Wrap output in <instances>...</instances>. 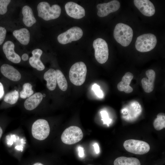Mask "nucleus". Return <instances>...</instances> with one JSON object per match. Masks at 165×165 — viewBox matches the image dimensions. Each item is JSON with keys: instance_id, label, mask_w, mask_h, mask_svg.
Segmentation results:
<instances>
[{"instance_id": "obj_3", "label": "nucleus", "mask_w": 165, "mask_h": 165, "mask_svg": "<svg viewBox=\"0 0 165 165\" xmlns=\"http://www.w3.org/2000/svg\"><path fill=\"white\" fill-rule=\"evenodd\" d=\"M87 68L85 63L79 62L73 64L69 72V78L74 85L79 86L85 82L87 73Z\"/></svg>"}, {"instance_id": "obj_9", "label": "nucleus", "mask_w": 165, "mask_h": 165, "mask_svg": "<svg viewBox=\"0 0 165 165\" xmlns=\"http://www.w3.org/2000/svg\"><path fill=\"white\" fill-rule=\"evenodd\" d=\"M83 34V31L80 28L74 27L59 35L57 40L59 43L65 44L79 39Z\"/></svg>"}, {"instance_id": "obj_35", "label": "nucleus", "mask_w": 165, "mask_h": 165, "mask_svg": "<svg viewBox=\"0 0 165 165\" xmlns=\"http://www.w3.org/2000/svg\"><path fill=\"white\" fill-rule=\"evenodd\" d=\"M21 58L22 60L24 61H27L29 58V56L26 53H24L23 54L21 57Z\"/></svg>"}, {"instance_id": "obj_28", "label": "nucleus", "mask_w": 165, "mask_h": 165, "mask_svg": "<svg viewBox=\"0 0 165 165\" xmlns=\"http://www.w3.org/2000/svg\"><path fill=\"white\" fill-rule=\"evenodd\" d=\"M11 1L10 0H0V14L4 15L7 11V7Z\"/></svg>"}, {"instance_id": "obj_7", "label": "nucleus", "mask_w": 165, "mask_h": 165, "mask_svg": "<svg viewBox=\"0 0 165 165\" xmlns=\"http://www.w3.org/2000/svg\"><path fill=\"white\" fill-rule=\"evenodd\" d=\"M94 49V55L97 61L101 64L105 63L107 61L109 55L107 43L101 38L95 40L93 42Z\"/></svg>"}, {"instance_id": "obj_16", "label": "nucleus", "mask_w": 165, "mask_h": 165, "mask_svg": "<svg viewBox=\"0 0 165 165\" xmlns=\"http://www.w3.org/2000/svg\"><path fill=\"white\" fill-rule=\"evenodd\" d=\"M42 53V51L40 49H35L32 50V56L29 60L31 66L40 71H42L45 68V66L40 59Z\"/></svg>"}, {"instance_id": "obj_12", "label": "nucleus", "mask_w": 165, "mask_h": 165, "mask_svg": "<svg viewBox=\"0 0 165 165\" xmlns=\"http://www.w3.org/2000/svg\"><path fill=\"white\" fill-rule=\"evenodd\" d=\"M134 4L144 15L147 16H153L155 9L153 4L148 0H134Z\"/></svg>"}, {"instance_id": "obj_31", "label": "nucleus", "mask_w": 165, "mask_h": 165, "mask_svg": "<svg viewBox=\"0 0 165 165\" xmlns=\"http://www.w3.org/2000/svg\"><path fill=\"white\" fill-rule=\"evenodd\" d=\"M6 28L2 26H0V45L3 42L6 37Z\"/></svg>"}, {"instance_id": "obj_29", "label": "nucleus", "mask_w": 165, "mask_h": 165, "mask_svg": "<svg viewBox=\"0 0 165 165\" xmlns=\"http://www.w3.org/2000/svg\"><path fill=\"white\" fill-rule=\"evenodd\" d=\"M100 113L103 123L108 125L111 123L112 119L109 118L107 112L106 111H101Z\"/></svg>"}, {"instance_id": "obj_4", "label": "nucleus", "mask_w": 165, "mask_h": 165, "mask_svg": "<svg viewBox=\"0 0 165 165\" xmlns=\"http://www.w3.org/2000/svg\"><path fill=\"white\" fill-rule=\"evenodd\" d=\"M157 42L156 38L154 34H144L137 37L135 44V48L140 52H148L155 47Z\"/></svg>"}, {"instance_id": "obj_36", "label": "nucleus", "mask_w": 165, "mask_h": 165, "mask_svg": "<svg viewBox=\"0 0 165 165\" xmlns=\"http://www.w3.org/2000/svg\"><path fill=\"white\" fill-rule=\"evenodd\" d=\"M16 149L19 150H22L23 149V147L21 146H17L15 147Z\"/></svg>"}, {"instance_id": "obj_33", "label": "nucleus", "mask_w": 165, "mask_h": 165, "mask_svg": "<svg viewBox=\"0 0 165 165\" xmlns=\"http://www.w3.org/2000/svg\"><path fill=\"white\" fill-rule=\"evenodd\" d=\"M4 93V91L3 86L2 83L0 82V99L3 97Z\"/></svg>"}, {"instance_id": "obj_19", "label": "nucleus", "mask_w": 165, "mask_h": 165, "mask_svg": "<svg viewBox=\"0 0 165 165\" xmlns=\"http://www.w3.org/2000/svg\"><path fill=\"white\" fill-rule=\"evenodd\" d=\"M23 15V21L27 27H30L36 22L33 11L31 8L28 6L26 5L23 7L22 10Z\"/></svg>"}, {"instance_id": "obj_8", "label": "nucleus", "mask_w": 165, "mask_h": 165, "mask_svg": "<svg viewBox=\"0 0 165 165\" xmlns=\"http://www.w3.org/2000/svg\"><path fill=\"white\" fill-rule=\"evenodd\" d=\"M83 134L81 129L75 126L70 127L63 132L61 140L64 143L72 145L80 141L82 138Z\"/></svg>"}, {"instance_id": "obj_26", "label": "nucleus", "mask_w": 165, "mask_h": 165, "mask_svg": "<svg viewBox=\"0 0 165 165\" xmlns=\"http://www.w3.org/2000/svg\"><path fill=\"white\" fill-rule=\"evenodd\" d=\"M31 85L28 82L25 83L23 86V89L20 92V97L23 99L29 97L33 94Z\"/></svg>"}, {"instance_id": "obj_1", "label": "nucleus", "mask_w": 165, "mask_h": 165, "mask_svg": "<svg viewBox=\"0 0 165 165\" xmlns=\"http://www.w3.org/2000/svg\"><path fill=\"white\" fill-rule=\"evenodd\" d=\"M133 31L129 25L119 23L116 26L113 32L116 41L122 46H128L131 43L133 36Z\"/></svg>"}, {"instance_id": "obj_37", "label": "nucleus", "mask_w": 165, "mask_h": 165, "mask_svg": "<svg viewBox=\"0 0 165 165\" xmlns=\"http://www.w3.org/2000/svg\"><path fill=\"white\" fill-rule=\"evenodd\" d=\"M2 133H3L2 130V128H1V127H0V139L1 138L2 136Z\"/></svg>"}, {"instance_id": "obj_32", "label": "nucleus", "mask_w": 165, "mask_h": 165, "mask_svg": "<svg viewBox=\"0 0 165 165\" xmlns=\"http://www.w3.org/2000/svg\"><path fill=\"white\" fill-rule=\"evenodd\" d=\"M78 151L79 156L80 157H83L84 155L83 148L79 146L78 147Z\"/></svg>"}, {"instance_id": "obj_6", "label": "nucleus", "mask_w": 165, "mask_h": 165, "mask_svg": "<svg viewBox=\"0 0 165 165\" xmlns=\"http://www.w3.org/2000/svg\"><path fill=\"white\" fill-rule=\"evenodd\" d=\"M50 132V127L48 122L43 119H39L33 123L31 133L33 137L39 140L46 139Z\"/></svg>"}, {"instance_id": "obj_2", "label": "nucleus", "mask_w": 165, "mask_h": 165, "mask_svg": "<svg viewBox=\"0 0 165 165\" xmlns=\"http://www.w3.org/2000/svg\"><path fill=\"white\" fill-rule=\"evenodd\" d=\"M38 15L45 20L48 21L58 18L61 12V8L57 4L50 6L46 2H42L37 6Z\"/></svg>"}, {"instance_id": "obj_24", "label": "nucleus", "mask_w": 165, "mask_h": 165, "mask_svg": "<svg viewBox=\"0 0 165 165\" xmlns=\"http://www.w3.org/2000/svg\"><path fill=\"white\" fill-rule=\"evenodd\" d=\"M56 81L61 90L63 91H65L68 88V83L67 80L62 73L60 70H56Z\"/></svg>"}, {"instance_id": "obj_17", "label": "nucleus", "mask_w": 165, "mask_h": 165, "mask_svg": "<svg viewBox=\"0 0 165 165\" xmlns=\"http://www.w3.org/2000/svg\"><path fill=\"white\" fill-rule=\"evenodd\" d=\"M133 77L132 73L129 72H126L123 77L122 80L117 84L118 90L120 91H124L127 94L131 93L133 89L130 85Z\"/></svg>"}, {"instance_id": "obj_20", "label": "nucleus", "mask_w": 165, "mask_h": 165, "mask_svg": "<svg viewBox=\"0 0 165 165\" xmlns=\"http://www.w3.org/2000/svg\"><path fill=\"white\" fill-rule=\"evenodd\" d=\"M13 36L24 45H27L30 41V33L29 30L25 28H22L14 31L13 33Z\"/></svg>"}, {"instance_id": "obj_15", "label": "nucleus", "mask_w": 165, "mask_h": 165, "mask_svg": "<svg viewBox=\"0 0 165 165\" xmlns=\"http://www.w3.org/2000/svg\"><path fill=\"white\" fill-rule=\"evenodd\" d=\"M145 74L148 79L144 78L142 79V86L145 92L149 93L152 92L154 89L156 73L153 70L149 69L146 71Z\"/></svg>"}, {"instance_id": "obj_38", "label": "nucleus", "mask_w": 165, "mask_h": 165, "mask_svg": "<svg viewBox=\"0 0 165 165\" xmlns=\"http://www.w3.org/2000/svg\"><path fill=\"white\" fill-rule=\"evenodd\" d=\"M33 165H44L40 163H36L34 164Z\"/></svg>"}, {"instance_id": "obj_25", "label": "nucleus", "mask_w": 165, "mask_h": 165, "mask_svg": "<svg viewBox=\"0 0 165 165\" xmlns=\"http://www.w3.org/2000/svg\"><path fill=\"white\" fill-rule=\"evenodd\" d=\"M153 125L157 130H160L165 127V115L163 113H160L154 120Z\"/></svg>"}, {"instance_id": "obj_21", "label": "nucleus", "mask_w": 165, "mask_h": 165, "mask_svg": "<svg viewBox=\"0 0 165 165\" xmlns=\"http://www.w3.org/2000/svg\"><path fill=\"white\" fill-rule=\"evenodd\" d=\"M43 77L47 82L48 89L51 91L54 90L57 85L56 71L52 68L49 69L45 73Z\"/></svg>"}, {"instance_id": "obj_39", "label": "nucleus", "mask_w": 165, "mask_h": 165, "mask_svg": "<svg viewBox=\"0 0 165 165\" xmlns=\"http://www.w3.org/2000/svg\"><path fill=\"white\" fill-rule=\"evenodd\" d=\"M43 95V97H45V94H43L42 95Z\"/></svg>"}, {"instance_id": "obj_34", "label": "nucleus", "mask_w": 165, "mask_h": 165, "mask_svg": "<svg viewBox=\"0 0 165 165\" xmlns=\"http://www.w3.org/2000/svg\"><path fill=\"white\" fill-rule=\"evenodd\" d=\"M94 151L96 154H98L100 152V148L98 144L95 143L93 145Z\"/></svg>"}, {"instance_id": "obj_5", "label": "nucleus", "mask_w": 165, "mask_h": 165, "mask_svg": "<svg viewBox=\"0 0 165 165\" xmlns=\"http://www.w3.org/2000/svg\"><path fill=\"white\" fill-rule=\"evenodd\" d=\"M125 149L128 152L136 154L143 155L149 151V145L145 141L135 139H129L123 144Z\"/></svg>"}, {"instance_id": "obj_18", "label": "nucleus", "mask_w": 165, "mask_h": 165, "mask_svg": "<svg viewBox=\"0 0 165 165\" xmlns=\"http://www.w3.org/2000/svg\"><path fill=\"white\" fill-rule=\"evenodd\" d=\"M43 97L42 94L40 92L32 94L25 101L24 103L25 108L29 111L34 109L41 102Z\"/></svg>"}, {"instance_id": "obj_27", "label": "nucleus", "mask_w": 165, "mask_h": 165, "mask_svg": "<svg viewBox=\"0 0 165 165\" xmlns=\"http://www.w3.org/2000/svg\"><path fill=\"white\" fill-rule=\"evenodd\" d=\"M18 98V92L15 90L6 94L4 97V101L7 103L13 105L16 102Z\"/></svg>"}, {"instance_id": "obj_22", "label": "nucleus", "mask_w": 165, "mask_h": 165, "mask_svg": "<svg viewBox=\"0 0 165 165\" xmlns=\"http://www.w3.org/2000/svg\"><path fill=\"white\" fill-rule=\"evenodd\" d=\"M114 165H141L138 159L134 157L120 156L116 158L114 162Z\"/></svg>"}, {"instance_id": "obj_14", "label": "nucleus", "mask_w": 165, "mask_h": 165, "mask_svg": "<svg viewBox=\"0 0 165 165\" xmlns=\"http://www.w3.org/2000/svg\"><path fill=\"white\" fill-rule=\"evenodd\" d=\"M2 74L8 79L14 81L19 80L21 78L20 72L13 66L4 64L0 68Z\"/></svg>"}, {"instance_id": "obj_10", "label": "nucleus", "mask_w": 165, "mask_h": 165, "mask_svg": "<svg viewBox=\"0 0 165 165\" xmlns=\"http://www.w3.org/2000/svg\"><path fill=\"white\" fill-rule=\"evenodd\" d=\"M97 7L98 9L97 15L103 17L118 10L120 7V4L118 1L114 0L108 3L99 4Z\"/></svg>"}, {"instance_id": "obj_30", "label": "nucleus", "mask_w": 165, "mask_h": 165, "mask_svg": "<svg viewBox=\"0 0 165 165\" xmlns=\"http://www.w3.org/2000/svg\"><path fill=\"white\" fill-rule=\"evenodd\" d=\"M92 89L95 94L99 98H102L103 97V91L100 89V86L96 84H94L92 86Z\"/></svg>"}, {"instance_id": "obj_13", "label": "nucleus", "mask_w": 165, "mask_h": 165, "mask_svg": "<svg viewBox=\"0 0 165 165\" xmlns=\"http://www.w3.org/2000/svg\"><path fill=\"white\" fill-rule=\"evenodd\" d=\"M15 45L13 43L10 41H6L2 47L3 51L6 58L13 63L17 64L21 61L19 55L14 51Z\"/></svg>"}, {"instance_id": "obj_23", "label": "nucleus", "mask_w": 165, "mask_h": 165, "mask_svg": "<svg viewBox=\"0 0 165 165\" xmlns=\"http://www.w3.org/2000/svg\"><path fill=\"white\" fill-rule=\"evenodd\" d=\"M128 109L127 111V115L124 116L123 117L126 120L129 121L135 119L140 115L141 111V107L139 104L135 105H134Z\"/></svg>"}, {"instance_id": "obj_11", "label": "nucleus", "mask_w": 165, "mask_h": 165, "mask_svg": "<svg viewBox=\"0 0 165 165\" xmlns=\"http://www.w3.org/2000/svg\"><path fill=\"white\" fill-rule=\"evenodd\" d=\"M65 8L67 14L73 18L80 19L85 16V12L84 8L73 2H70L66 3Z\"/></svg>"}]
</instances>
